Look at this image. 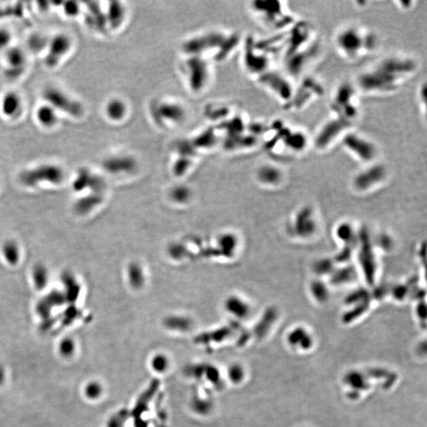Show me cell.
<instances>
[{"label": "cell", "instance_id": "cell-1", "mask_svg": "<svg viewBox=\"0 0 427 427\" xmlns=\"http://www.w3.org/2000/svg\"><path fill=\"white\" fill-rule=\"evenodd\" d=\"M419 67L418 61L411 55H388L359 73L355 85L365 95H391L416 75Z\"/></svg>", "mask_w": 427, "mask_h": 427}, {"label": "cell", "instance_id": "cell-2", "mask_svg": "<svg viewBox=\"0 0 427 427\" xmlns=\"http://www.w3.org/2000/svg\"><path fill=\"white\" fill-rule=\"evenodd\" d=\"M338 53L347 60L356 61L375 52L379 47V37L355 25L341 28L334 39Z\"/></svg>", "mask_w": 427, "mask_h": 427}, {"label": "cell", "instance_id": "cell-3", "mask_svg": "<svg viewBox=\"0 0 427 427\" xmlns=\"http://www.w3.org/2000/svg\"><path fill=\"white\" fill-rule=\"evenodd\" d=\"M358 89L355 84L343 83L336 88L330 100L332 116L355 123L359 116L360 106Z\"/></svg>", "mask_w": 427, "mask_h": 427}, {"label": "cell", "instance_id": "cell-4", "mask_svg": "<svg viewBox=\"0 0 427 427\" xmlns=\"http://www.w3.org/2000/svg\"><path fill=\"white\" fill-rule=\"evenodd\" d=\"M253 9L268 26L278 31L289 30L297 23L295 16L282 1L255 2Z\"/></svg>", "mask_w": 427, "mask_h": 427}, {"label": "cell", "instance_id": "cell-5", "mask_svg": "<svg viewBox=\"0 0 427 427\" xmlns=\"http://www.w3.org/2000/svg\"><path fill=\"white\" fill-rule=\"evenodd\" d=\"M355 123L348 119L331 116L319 128L313 139V146L318 151L330 150L336 144L341 143L348 132L353 130Z\"/></svg>", "mask_w": 427, "mask_h": 427}, {"label": "cell", "instance_id": "cell-6", "mask_svg": "<svg viewBox=\"0 0 427 427\" xmlns=\"http://www.w3.org/2000/svg\"><path fill=\"white\" fill-rule=\"evenodd\" d=\"M340 144L346 152L365 165L375 162L378 155V147L376 143L353 130L343 137Z\"/></svg>", "mask_w": 427, "mask_h": 427}, {"label": "cell", "instance_id": "cell-7", "mask_svg": "<svg viewBox=\"0 0 427 427\" xmlns=\"http://www.w3.org/2000/svg\"><path fill=\"white\" fill-rule=\"evenodd\" d=\"M43 97L47 104L52 106L56 112L60 111L74 118H79L83 116L84 110L81 103L60 89L48 87L44 90Z\"/></svg>", "mask_w": 427, "mask_h": 427}, {"label": "cell", "instance_id": "cell-8", "mask_svg": "<svg viewBox=\"0 0 427 427\" xmlns=\"http://www.w3.org/2000/svg\"><path fill=\"white\" fill-rule=\"evenodd\" d=\"M323 91V88L320 81L308 77L301 82L299 87H295L292 98L286 106L292 110H301L321 97Z\"/></svg>", "mask_w": 427, "mask_h": 427}, {"label": "cell", "instance_id": "cell-9", "mask_svg": "<svg viewBox=\"0 0 427 427\" xmlns=\"http://www.w3.org/2000/svg\"><path fill=\"white\" fill-rule=\"evenodd\" d=\"M262 84L265 86L278 100L287 106L294 95V89L288 77L278 72L268 71L261 77Z\"/></svg>", "mask_w": 427, "mask_h": 427}, {"label": "cell", "instance_id": "cell-10", "mask_svg": "<svg viewBox=\"0 0 427 427\" xmlns=\"http://www.w3.org/2000/svg\"><path fill=\"white\" fill-rule=\"evenodd\" d=\"M72 42L68 35L59 33L50 39L47 48L45 64L48 68H53L59 65L63 58L71 50Z\"/></svg>", "mask_w": 427, "mask_h": 427}, {"label": "cell", "instance_id": "cell-11", "mask_svg": "<svg viewBox=\"0 0 427 427\" xmlns=\"http://www.w3.org/2000/svg\"><path fill=\"white\" fill-rule=\"evenodd\" d=\"M367 167L361 170L354 180L355 187L358 189H367L374 187L381 183L387 176V170L381 164L375 162L367 165Z\"/></svg>", "mask_w": 427, "mask_h": 427}, {"label": "cell", "instance_id": "cell-12", "mask_svg": "<svg viewBox=\"0 0 427 427\" xmlns=\"http://www.w3.org/2000/svg\"><path fill=\"white\" fill-rule=\"evenodd\" d=\"M6 77L9 79H17L24 73L26 65V55L19 47L8 48L6 52Z\"/></svg>", "mask_w": 427, "mask_h": 427}, {"label": "cell", "instance_id": "cell-13", "mask_svg": "<svg viewBox=\"0 0 427 427\" xmlns=\"http://www.w3.org/2000/svg\"><path fill=\"white\" fill-rule=\"evenodd\" d=\"M63 178V170L54 165H44L33 170L25 172L23 179L28 183H36L37 181L57 182Z\"/></svg>", "mask_w": 427, "mask_h": 427}, {"label": "cell", "instance_id": "cell-14", "mask_svg": "<svg viewBox=\"0 0 427 427\" xmlns=\"http://www.w3.org/2000/svg\"><path fill=\"white\" fill-rule=\"evenodd\" d=\"M23 109L21 97L14 91L7 92L1 100V110L3 114L9 118H16L19 116Z\"/></svg>", "mask_w": 427, "mask_h": 427}, {"label": "cell", "instance_id": "cell-15", "mask_svg": "<svg viewBox=\"0 0 427 427\" xmlns=\"http://www.w3.org/2000/svg\"><path fill=\"white\" fill-rule=\"evenodd\" d=\"M258 178L265 185H276L282 182L284 177L283 172L275 165H265L258 170Z\"/></svg>", "mask_w": 427, "mask_h": 427}, {"label": "cell", "instance_id": "cell-16", "mask_svg": "<svg viewBox=\"0 0 427 427\" xmlns=\"http://www.w3.org/2000/svg\"><path fill=\"white\" fill-rule=\"evenodd\" d=\"M36 117L37 121L45 128H52L58 122L56 111L48 104L43 105L37 109Z\"/></svg>", "mask_w": 427, "mask_h": 427}, {"label": "cell", "instance_id": "cell-17", "mask_svg": "<svg viewBox=\"0 0 427 427\" xmlns=\"http://www.w3.org/2000/svg\"><path fill=\"white\" fill-rule=\"evenodd\" d=\"M87 4L89 11L87 16V24L98 30H103L104 25H106V16L100 11L98 6L96 5V3H87Z\"/></svg>", "mask_w": 427, "mask_h": 427}, {"label": "cell", "instance_id": "cell-18", "mask_svg": "<svg viewBox=\"0 0 427 427\" xmlns=\"http://www.w3.org/2000/svg\"><path fill=\"white\" fill-rule=\"evenodd\" d=\"M50 39L42 34V33H33L27 40L28 49L33 53H39L45 49H47Z\"/></svg>", "mask_w": 427, "mask_h": 427}, {"label": "cell", "instance_id": "cell-19", "mask_svg": "<svg viewBox=\"0 0 427 427\" xmlns=\"http://www.w3.org/2000/svg\"><path fill=\"white\" fill-rule=\"evenodd\" d=\"M227 311L230 314L234 315L236 317L245 318L249 313V306L247 303L241 301L239 298H232L227 302Z\"/></svg>", "mask_w": 427, "mask_h": 427}, {"label": "cell", "instance_id": "cell-20", "mask_svg": "<svg viewBox=\"0 0 427 427\" xmlns=\"http://www.w3.org/2000/svg\"><path fill=\"white\" fill-rule=\"evenodd\" d=\"M289 342L292 345H300L303 349H308L312 343V339L304 329H296L289 336Z\"/></svg>", "mask_w": 427, "mask_h": 427}, {"label": "cell", "instance_id": "cell-21", "mask_svg": "<svg viewBox=\"0 0 427 427\" xmlns=\"http://www.w3.org/2000/svg\"><path fill=\"white\" fill-rule=\"evenodd\" d=\"M125 106L120 100H112L108 103L106 106V113L107 116L113 120L119 119L125 113Z\"/></svg>", "mask_w": 427, "mask_h": 427}, {"label": "cell", "instance_id": "cell-22", "mask_svg": "<svg viewBox=\"0 0 427 427\" xmlns=\"http://www.w3.org/2000/svg\"><path fill=\"white\" fill-rule=\"evenodd\" d=\"M153 370L157 373H164L168 370L170 361L163 354H157L153 357L151 362Z\"/></svg>", "mask_w": 427, "mask_h": 427}, {"label": "cell", "instance_id": "cell-23", "mask_svg": "<svg viewBox=\"0 0 427 427\" xmlns=\"http://www.w3.org/2000/svg\"><path fill=\"white\" fill-rule=\"evenodd\" d=\"M245 372L242 367L238 364L230 365L228 370V377L232 382L238 384L244 378Z\"/></svg>", "mask_w": 427, "mask_h": 427}, {"label": "cell", "instance_id": "cell-24", "mask_svg": "<svg viewBox=\"0 0 427 427\" xmlns=\"http://www.w3.org/2000/svg\"><path fill=\"white\" fill-rule=\"evenodd\" d=\"M119 16H120V7L116 3H112L109 8V14H108V21L110 23L111 26H116L119 23Z\"/></svg>", "mask_w": 427, "mask_h": 427}, {"label": "cell", "instance_id": "cell-25", "mask_svg": "<svg viewBox=\"0 0 427 427\" xmlns=\"http://www.w3.org/2000/svg\"><path fill=\"white\" fill-rule=\"evenodd\" d=\"M418 100H419V108L421 109V113L423 115L424 118L426 117V83L422 82L420 87L418 91Z\"/></svg>", "mask_w": 427, "mask_h": 427}, {"label": "cell", "instance_id": "cell-26", "mask_svg": "<svg viewBox=\"0 0 427 427\" xmlns=\"http://www.w3.org/2000/svg\"><path fill=\"white\" fill-rule=\"evenodd\" d=\"M12 40L11 31L7 28H0V50L8 49Z\"/></svg>", "mask_w": 427, "mask_h": 427}, {"label": "cell", "instance_id": "cell-27", "mask_svg": "<svg viewBox=\"0 0 427 427\" xmlns=\"http://www.w3.org/2000/svg\"><path fill=\"white\" fill-rule=\"evenodd\" d=\"M63 8H64V14H66L68 17H76L80 12L79 5L76 2L64 3Z\"/></svg>", "mask_w": 427, "mask_h": 427}, {"label": "cell", "instance_id": "cell-28", "mask_svg": "<svg viewBox=\"0 0 427 427\" xmlns=\"http://www.w3.org/2000/svg\"><path fill=\"white\" fill-rule=\"evenodd\" d=\"M23 7L21 6H14V7H11L9 9L0 8V16H18L23 14Z\"/></svg>", "mask_w": 427, "mask_h": 427}, {"label": "cell", "instance_id": "cell-29", "mask_svg": "<svg viewBox=\"0 0 427 427\" xmlns=\"http://www.w3.org/2000/svg\"><path fill=\"white\" fill-rule=\"evenodd\" d=\"M395 4H396V6L403 11H409L415 5V2L413 1H397Z\"/></svg>", "mask_w": 427, "mask_h": 427}]
</instances>
